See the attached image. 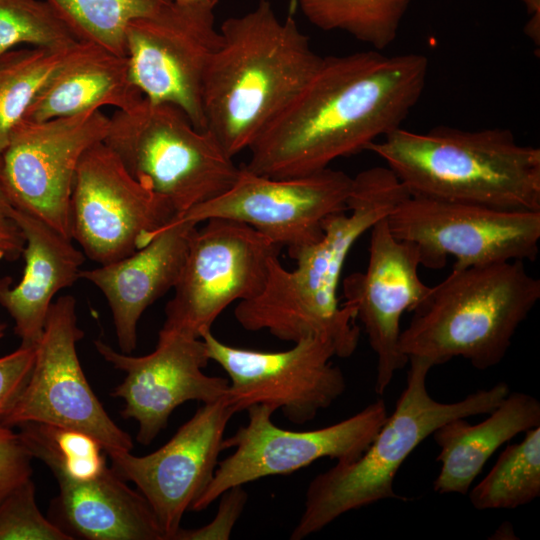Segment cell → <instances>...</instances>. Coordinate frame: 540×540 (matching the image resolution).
I'll use <instances>...</instances> for the list:
<instances>
[{
    "instance_id": "cell-25",
    "label": "cell",
    "mask_w": 540,
    "mask_h": 540,
    "mask_svg": "<svg viewBox=\"0 0 540 540\" xmlns=\"http://www.w3.org/2000/svg\"><path fill=\"white\" fill-rule=\"evenodd\" d=\"M80 43L63 48L13 49L0 56V155L13 129Z\"/></svg>"
},
{
    "instance_id": "cell-6",
    "label": "cell",
    "mask_w": 540,
    "mask_h": 540,
    "mask_svg": "<svg viewBox=\"0 0 540 540\" xmlns=\"http://www.w3.org/2000/svg\"><path fill=\"white\" fill-rule=\"evenodd\" d=\"M406 386L365 451L351 462L339 463L309 483L303 512L290 539L302 540L321 531L343 514L376 502L407 501L394 489L395 476L410 454L442 424L456 418L488 414L508 395L507 383L468 394L456 402H439L427 389L433 365L408 359Z\"/></svg>"
},
{
    "instance_id": "cell-1",
    "label": "cell",
    "mask_w": 540,
    "mask_h": 540,
    "mask_svg": "<svg viewBox=\"0 0 540 540\" xmlns=\"http://www.w3.org/2000/svg\"><path fill=\"white\" fill-rule=\"evenodd\" d=\"M422 54L379 50L323 57L316 72L249 147L247 170L294 178L329 168L401 127L426 85Z\"/></svg>"
},
{
    "instance_id": "cell-36",
    "label": "cell",
    "mask_w": 540,
    "mask_h": 540,
    "mask_svg": "<svg viewBox=\"0 0 540 540\" xmlns=\"http://www.w3.org/2000/svg\"><path fill=\"white\" fill-rule=\"evenodd\" d=\"M4 258V254L0 251V260ZM6 324L0 321V339L3 338L5 334Z\"/></svg>"
},
{
    "instance_id": "cell-30",
    "label": "cell",
    "mask_w": 540,
    "mask_h": 540,
    "mask_svg": "<svg viewBox=\"0 0 540 540\" xmlns=\"http://www.w3.org/2000/svg\"><path fill=\"white\" fill-rule=\"evenodd\" d=\"M73 539L60 526L42 515L31 478L0 501V540Z\"/></svg>"
},
{
    "instance_id": "cell-29",
    "label": "cell",
    "mask_w": 540,
    "mask_h": 540,
    "mask_svg": "<svg viewBox=\"0 0 540 540\" xmlns=\"http://www.w3.org/2000/svg\"><path fill=\"white\" fill-rule=\"evenodd\" d=\"M78 42L46 0H0V56L19 45L63 48Z\"/></svg>"
},
{
    "instance_id": "cell-17",
    "label": "cell",
    "mask_w": 540,
    "mask_h": 540,
    "mask_svg": "<svg viewBox=\"0 0 540 540\" xmlns=\"http://www.w3.org/2000/svg\"><path fill=\"white\" fill-rule=\"evenodd\" d=\"M94 345L105 361L126 374L111 395L123 399L121 415L137 422L136 440L143 445L166 428L181 404L209 403L227 394V378L203 372L210 360L201 338L161 328L154 351L144 356L116 351L102 340Z\"/></svg>"
},
{
    "instance_id": "cell-18",
    "label": "cell",
    "mask_w": 540,
    "mask_h": 540,
    "mask_svg": "<svg viewBox=\"0 0 540 540\" xmlns=\"http://www.w3.org/2000/svg\"><path fill=\"white\" fill-rule=\"evenodd\" d=\"M234 414L226 396L202 403L156 451L144 456L131 451L106 454L113 470L133 482L147 500L166 540H174L183 515L211 482Z\"/></svg>"
},
{
    "instance_id": "cell-3",
    "label": "cell",
    "mask_w": 540,
    "mask_h": 540,
    "mask_svg": "<svg viewBox=\"0 0 540 540\" xmlns=\"http://www.w3.org/2000/svg\"><path fill=\"white\" fill-rule=\"evenodd\" d=\"M203 85L206 129L232 157L249 149L318 69L323 57L268 0L227 18Z\"/></svg>"
},
{
    "instance_id": "cell-33",
    "label": "cell",
    "mask_w": 540,
    "mask_h": 540,
    "mask_svg": "<svg viewBox=\"0 0 540 540\" xmlns=\"http://www.w3.org/2000/svg\"><path fill=\"white\" fill-rule=\"evenodd\" d=\"M36 346V345H35ZM35 346H22L0 357V419L25 387L35 360Z\"/></svg>"
},
{
    "instance_id": "cell-2",
    "label": "cell",
    "mask_w": 540,
    "mask_h": 540,
    "mask_svg": "<svg viewBox=\"0 0 540 540\" xmlns=\"http://www.w3.org/2000/svg\"><path fill=\"white\" fill-rule=\"evenodd\" d=\"M408 194L386 166L359 172L353 177L348 210L325 220L322 238L295 257L294 269L284 268L279 257L271 261L263 291L236 305L237 322L247 331L265 330L293 343L320 336L332 342L337 357L351 356L360 330L353 309L337 296L345 261L357 240Z\"/></svg>"
},
{
    "instance_id": "cell-28",
    "label": "cell",
    "mask_w": 540,
    "mask_h": 540,
    "mask_svg": "<svg viewBox=\"0 0 540 540\" xmlns=\"http://www.w3.org/2000/svg\"><path fill=\"white\" fill-rule=\"evenodd\" d=\"M304 16L324 31H344L382 50L397 37L410 0H298Z\"/></svg>"
},
{
    "instance_id": "cell-21",
    "label": "cell",
    "mask_w": 540,
    "mask_h": 540,
    "mask_svg": "<svg viewBox=\"0 0 540 540\" xmlns=\"http://www.w3.org/2000/svg\"><path fill=\"white\" fill-rule=\"evenodd\" d=\"M7 212L24 235L25 266L17 285L10 287L9 277L0 279V305L13 318L21 345L35 346L53 297L80 278L85 254L73 245L72 239L10 203Z\"/></svg>"
},
{
    "instance_id": "cell-20",
    "label": "cell",
    "mask_w": 540,
    "mask_h": 540,
    "mask_svg": "<svg viewBox=\"0 0 540 540\" xmlns=\"http://www.w3.org/2000/svg\"><path fill=\"white\" fill-rule=\"evenodd\" d=\"M198 224L175 217L142 248L79 277L95 285L110 307L121 352L137 344V325L145 310L174 288L182 271L190 238Z\"/></svg>"
},
{
    "instance_id": "cell-34",
    "label": "cell",
    "mask_w": 540,
    "mask_h": 540,
    "mask_svg": "<svg viewBox=\"0 0 540 540\" xmlns=\"http://www.w3.org/2000/svg\"><path fill=\"white\" fill-rule=\"evenodd\" d=\"M9 202L0 189V251L4 259L17 260L23 252L25 238L14 220L7 212Z\"/></svg>"
},
{
    "instance_id": "cell-14",
    "label": "cell",
    "mask_w": 540,
    "mask_h": 540,
    "mask_svg": "<svg viewBox=\"0 0 540 540\" xmlns=\"http://www.w3.org/2000/svg\"><path fill=\"white\" fill-rule=\"evenodd\" d=\"M110 117L101 110L45 121L22 120L0 155V189L16 209L71 239L70 202L77 167L104 141Z\"/></svg>"
},
{
    "instance_id": "cell-16",
    "label": "cell",
    "mask_w": 540,
    "mask_h": 540,
    "mask_svg": "<svg viewBox=\"0 0 540 540\" xmlns=\"http://www.w3.org/2000/svg\"><path fill=\"white\" fill-rule=\"evenodd\" d=\"M220 38L211 8L171 2L136 19L126 30L132 81L144 98L179 107L196 128L205 130L203 85Z\"/></svg>"
},
{
    "instance_id": "cell-32",
    "label": "cell",
    "mask_w": 540,
    "mask_h": 540,
    "mask_svg": "<svg viewBox=\"0 0 540 540\" xmlns=\"http://www.w3.org/2000/svg\"><path fill=\"white\" fill-rule=\"evenodd\" d=\"M32 458L18 432L0 425V501L31 478Z\"/></svg>"
},
{
    "instance_id": "cell-11",
    "label": "cell",
    "mask_w": 540,
    "mask_h": 540,
    "mask_svg": "<svg viewBox=\"0 0 540 540\" xmlns=\"http://www.w3.org/2000/svg\"><path fill=\"white\" fill-rule=\"evenodd\" d=\"M209 360L228 375L226 400L236 413L266 405L295 424L312 421L347 387L342 370L332 363L336 350L320 336H307L283 351H258L220 341L212 330L200 334Z\"/></svg>"
},
{
    "instance_id": "cell-12",
    "label": "cell",
    "mask_w": 540,
    "mask_h": 540,
    "mask_svg": "<svg viewBox=\"0 0 540 540\" xmlns=\"http://www.w3.org/2000/svg\"><path fill=\"white\" fill-rule=\"evenodd\" d=\"M83 337L75 298H57L35 346L28 381L0 425L50 424L91 435L106 454L131 451L134 445L130 435L110 418L82 370L76 346Z\"/></svg>"
},
{
    "instance_id": "cell-22",
    "label": "cell",
    "mask_w": 540,
    "mask_h": 540,
    "mask_svg": "<svg viewBox=\"0 0 540 540\" xmlns=\"http://www.w3.org/2000/svg\"><path fill=\"white\" fill-rule=\"evenodd\" d=\"M54 476L61 528L74 539L166 540L147 500L112 467L87 479Z\"/></svg>"
},
{
    "instance_id": "cell-5",
    "label": "cell",
    "mask_w": 540,
    "mask_h": 540,
    "mask_svg": "<svg viewBox=\"0 0 540 540\" xmlns=\"http://www.w3.org/2000/svg\"><path fill=\"white\" fill-rule=\"evenodd\" d=\"M539 299L540 280L523 261L452 269L412 311L400 351L433 367L461 357L476 369L492 368Z\"/></svg>"
},
{
    "instance_id": "cell-7",
    "label": "cell",
    "mask_w": 540,
    "mask_h": 540,
    "mask_svg": "<svg viewBox=\"0 0 540 540\" xmlns=\"http://www.w3.org/2000/svg\"><path fill=\"white\" fill-rule=\"evenodd\" d=\"M103 142L177 216L222 195L240 173L210 131L196 128L183 110L169 103L143 98L129 110H117Z\"/></svg>"
},
{
    "instance_id": "cell-19",
    "label": "cell",
    "mask_w": 540,
    "mask_h": 540,
    "mask_svg": "<svg viewBox=\"0 0 540 540\" xmlns=\"http://www.w3.org/2000/svg\"><path fill=\"white\" fill-rule=\"evenodd\" d=\"M370 231L367 267L345 277L342 304L353 309L364 327L377 357L374 389L382 395L396 372L408 364L399 348L402 315L417 307L430 286L419 276L421 258L416 244L397 239L386 217Z\"/></svg>"
},
{
    "instance_id": "cell-4",
    "label": "cell",
    "mask_w": 540,
    "mask_h": 540,
    "mask_svg": "<svg viewBox=\"0 0 540 540\" xmlns=\"http://www.w3.org/2000/svg\"><path fill=\"white\" fill-rule=\"evenodd\" d=\"M410 195L540 211V149L521 145L504 128L401 127L369 145Z\"/></svg>"
},
{
    "instance_id": "cell-35",
    "label": "cell",
    "mask_w": 540,
    "mask_h": 540,
    "mask_svg": "<svg viewBox=\"0 0 540 540\" xmlns=\"http://www.w3.org/2000/svg\"><path fill=\"white\" fill-rule=\"evenodd\" d=\"M219 0H173L176 4L184 6H198L215 9Z\"/></svg>"
},
{
    "instance_id": "cell-13",
    "label": "cell",
    "mask_w": 540,
    "mask_h": 540,
    "mask_svg": "<svg viewBox=\"0 0 540 540\" xmlns=\"http://www.w3.org/2000/svg\"><path fill=\"white\" fill-rule=\"evenodd\" d=\"M176 216L103 141L82 155L71 195L70 233L91 260L104 265L134 253Z\"/></svg>"
},
{
    "instance_id": "cell-27",
    "label": "cell",
    "mask_w": 540,
    "mask_h": 540,
    "mask_svg": "<svg viewBox=\"0 0 540 540\" xmlns=\"http://www.w3.org/2000/svg\"><path fill=\"white\" fill-rule=\"evenodd\" d=\"M80 42L126 57V30L173 0H46Z\"/></svg>"
},
{
    "instance_id": "cell-26",
    "label": "cell",
    "mask_w": 540,
    "mask_h": 540,
    "mask_svg": "<svg viewBox=\"0 0 540 540\" xmlns=\"http://www.w3.org/2000/svg\"><path fill=\"white\" fill-rule=\"evenodd\" d=\"M508 445L489 473L473 488L469 500L478 510L515 509L540 496V426Z\"/></svg>"
},
{
    "instance_id": "cell-10",
    "label": "cell",
    "mask_w": 540,
    "mask_h": 540,
    "mask_svg": "<svg viewBox=\"0 0 540 540\" xmlns=\"http://www.w3.org/2000/svg\"><path fill=\"white\" fill-rule=\"evenodd\" d=\"M246 411L247 424L222 443L223 450L234 451L218 462L211 482L190 510L208 508L231 487L291 474L321 458L351 462L365 451L388 416L385 401L378 399L332 425L293 431L276 426L274 410L266 405H253Z\"/></svg>"
},
{
    "instance_id": "cell-23",
    "label": "cell",
    "mask_w": 540,
    "mask_h": 540,
    "mask_svg": "<svg viewBox=\"0 0 540 540\" xmlns=\"http://www.w3.org/2000/svg\"><path fill=\"white\" fill-rule=\"evenodd\" d=\"M488 417L477 424L452 419L431 435L441 463L433 490L439 494H468L489 458L521 432L540 426V402L524 392H509Z\"/></svg>"
},
{
    "instance_id": "cell-9",
    "label": "cell",
    "mask_w": 540,
    "mask_h": 540,
    "mask_svg": "<svg viewBox=\"0 0 540 540\" xmlns=\"http://www.w3.org/2000/svg\"><path fill=\"white\" fill-rule=\"evenodd\" d=\"M390 232L419 248L421 265L453 269L506 261H534L539 253L540 211L503 210L408 194L387 215Z\"/></svg>"
},
{
    "instance_id": "cell-31",
    "label": "cell",
    "mask_w": 540,
    "mask_h": 540,
    "mask_svg": "<svg viewBox=\"0 0 540 540\" xmlns=\"http://www.w3.org/2000/svg\"><path fill=\"white\" fill-rule=\"evenodd\" d=\"M215 517L208 524L194 529L180 528L174 540H228L248 499L243 486H234L220 495Z\"/></svg>"
},
{
    "instance_id": "cell-8",
    "label": "cell",
    "mask_w": 540,
    "mask_h": 540,
    "mask_svg": "<svg viewBox=\"0 0 540 540\" xmlns=\"http://www.w3.org/2000/svg\"><path fill=\"white\" fill-rule=\"evenodd\" d=\"M196 227L165 307L163 329L200 338L232 303L258 296L281 247L252 227L212 218Z\"/></svg>"
},
{
    "instance_id": "cell-24",
    "label": "cell",
    "mask_w": 540,
    "mask_h": 540,
    "mask_svg": "<svg viewBox=\"0 0 540 540\" xmlns=\"http://www.w3.org/2000/svg\"><path fill=\"white\" fill-rule=\"evenodd\" d=\"M144 96L132 81L127 57L81 42L28 108L26 121H45L111 106L129 110Z\"/></svg>"
},
{
    "instance_id": "cell-15",
    "label": "cell",
    "mask_w": 540,
    "mask_h": 540,
    "mask_svg": "<svg viewBox=\"0 0 540 540\" xmlns=\"http://www.w3.org/2000/svg\"><path fill=\"white\" fill-rule=\"evenodd\" d=\"M353 177L341 170L294 178H271L240 166L222 195L177 216L196 224L212 218L244 223L295 257L319 241L325 220L348 210Z\"/></svg>"
}]
</instances>
